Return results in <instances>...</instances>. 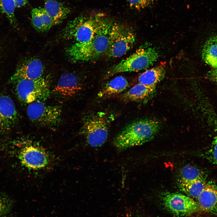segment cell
<instances>
[{"label":"cell","mask_w":217,"mask_h":217,"mask_svg":"<svg viewBox=\"0 0 217 217\" xmlns=\"http://www.w3.org/2000/svg\"><path fill=\"white\" fill-rule=\"evenodd\" d=\"M12 200L7 196L0 194V217L4 215L11 209Z\"/></svg>","instance_id":"484cf974"},{"label":"cell","mask_w":217,"mask_h":217,"mask_svg":"<svg viewBox=\"0 0 217 217\" xmlns=\"http://www.w3.org/2000/svg\"><path fill=\"white\" fill-rule=\"evenodd\" d=\"M110 120L104 112L90 113L83 119L80 133L87 143L92 147L102 146L108 137Z\"/></svg>","instance_id":"277c9868"},{"label":"cell","mask_w":217,"mask_h":217,"mask_svg":"<svg viewBox=\"0 0 217 217\" xmlns=\"http://www.w3.org/2000/svg\"><path fill=\"white\" fill-rule=\"evenodd\" d=\"M53 20L55 25L59 24L71 12L70 8L56 0H46L44 8Z\"/></svg>","instance_id":"ac0fdd59"},{"label":"cell","mask_w":217,"mask_h":217,"mask_svg":"<svg viewBox=\"0 0 217 217\" xmlns=\"http://www.w3.org/2000/svg\"><path fill=\"white\" fill-rule=\"evenodd\" d=\"M162 200L165 208L176 216L189 215L200 209L192 198L181 193L166 192L162 195Z\"/></svg>","instance_id":"9c48e42d"},{"label":"cell","mask_w":217,"mask_h":217,"mask_svg":"<svg viewBox=\"0 0 217 217\" xmlns=\"http://www.w3.org/2000/svg\"><path fill=\"white\" fill-rule=\"evenodd\" d=\"M180 190L186 193L188 196L196 199L203 190L207 183L203 178L190 181L178 180Z\"/></svg>","instance_id":"44dd1931"},{"label":"cell","mask_w":217,"mask_h":217,"mask_svg":"<svg viewBox=\"0 0 217 217\" xmlns=\"http://www.w3.org/2000/svg\"><path fill=\"white\" fill-rule=\"evenodd\" d=\"M209 122L212 125L214 135L211 144L205 153L207 158L217 165V115L212 111L207 112Z\"/></svg>","instance_id":"7402d4cb"},{"label":"cell","mask_w":217,"mask_h":217,"mask_svg":"<svg viewBox=\"0 0 217 217\" xmlns=\"http://www.w3.org/2000/svg\"><path fill=\"white\" fill-rule=\"evenodd\" d=\"M44 67L42 61L39 58H33L27 60L16 69L8 81L14 83L23 79H36L42 76Z\"/></svg>","instance_id":"7c38bea8"},{"label":"cell","mask_w":217,"mask_h":217,"mask_svg":"<svg viewBox=\"0 0 217 217\" xmlns=\"http://www.w3.org/2000/svg\"><path fill=\"white\" fill-rule=\"evenodd\" d=\"M202 178H203V175L200 170L192 166L187 165L181 169L178 180L188 182Z\"/></svg>","instance_id":"603a6c76"},{"label":"cell","mask_w":217,"mask_h":217,"mask_svg":"<svg viewBox=\"0 0 217 217\" xmlns=\"http://www.w3.org/2000/svg\"><path fill=\"white\" fill-rule=\"evenodd\" d=\"M160 124L154 119H141L126 126L114 139V145L123 150L142 145L153 139L159 131Z\"/></svg>","instance_id":"7a4b0ae2"},{"label":"cell","mask_w":217,"mask_h":217,"mask_svg":"<svg viewBox=\"0 0 217 217\" xmlns=\"http://www.w3.org/2000/svg\"><path fill=\"white\" fill-rule=\"evenodd\" d=\"M104 14L94 13L79 16L69 22L63 29L61 38L73 40L75 42L84 43L93 37Z\"/></svg>","instance_id":"3957f363"},{"label":"cell","mask_w":217,"mask_h":217,"mask_svg":"<svg viewBox=\"0 0 217 217\" xmlns=\"http://www.w3.org/2000/svg\"><path fill=\"white\" fill-rule=\"evenodd\" d=\"M128 4L133 9L140 11L152 7L156 0H127Z\"/></svg>","instance_id":"d4e9b609"},{"label":"cell","mask_w":217,"mask_h":217,"mask_svg":"<svg viewBox=\"0 0 217 217\" xmlns=\"http://www.w3.org/2000/svg\"><path fill=\"white\" fill-rule=\"evenodd\" d=\"M16 7L14 0H0V8L2 12L6 15L13 25H16L15 16Z\"/></svg>","instance_id":"cb8c5ba5"},{"label":"cell","mask_w":217,"mask_h":217,"mask_svg":"<svg viewBox=\"0 0 217 217\" xmlns=\"http://www.w3.org/2000/svg\"><path fill=\"white\" fill-rule=\"evenodd\" d=\"M197 199L200 209L217 214V188L215 186L207 183Z\"/></svg>","instance_id":"5bb4252c"},{"label":"cell","mask_w":217,"mask_h":217,"mask_svg":"<svg viewBox=\"0 0 217 217\" xmlns=\"http://www.w3.org/2000/svg\"><path fill=\"white\" fill-rule=\"evenodd\" d=\"M14 83L15 84V92L17 98L25 104L44 101L50 94L49 79L43 76L36 79H20Z\"/></svg>","instance_id":"8992f818"},{"label":"cell","mask_w":217,"mask_h":217,"mask_svg":"<svg viewBox=\"0 0 217 217\" xmlns=\"http://www.w3.org/2000/svg\"><path fill=\"white\" fill-rule=\"evenodd\" d=\"M207 75L208 79L217 84V68H213L208 73Z\"/></svg>","instance_id":"4316f807"},{"label":"cell","mask_w":217,"mask_h":217,"mask_svg":"<svg viewBox=\"0 0 217 217\" xmlns=\"http://www.w3.org/2000/svg\"><path fill=\"white\" fill-rule=\"evenodd\" d=\"M115 21L104 14L93 37L84 43L74 42L65 50L69 59L73 62L92 60L106 53L109 34Z\"/></svg>","instance_id":"6da1fadb"},{"label":"cell","mask_w":217,"mask_h":217,"mask_svg":"<svg viewBox=\"0 0 217 217\" xmlns=\"http://www.w3.org/2000/svg\"><path fill=\"white\" fill-rule=\"evenodd\" d=\"M82 88L78 77L70 73L61 75L53 91L59 95L64 97L72 96Z\"/></svg>","instance_id":"4fadbf2b"},{"label":"cell","mask_w":217,"mask_h":217,"mask_svg":"<svg viewBox=\"0 0 217 217\" xmlns=\"http://www.w3.org/2000/svg\"><path fill=\"white\" fill-rule=\"evenodd\" d=\"M20 151L19 159L24 166L33 169H40L48 163V158L44 151L39 147L30 144Z\"/></svg>","instance_id":"8fae6325"},{"label":"cell","mask_w":217,"mask_h":217,"mask_svg":"<svg viewBox=\"0 0 217 217\" xmlns=\"http://www.w3.org/2000/svg\"><path fill=\"white\" fill-rule=\"evenodd\" d=\"M135 40V34L130 28L115 21L110 32L109 44L106 55L111 58L122 56L132 47Z\"/></svg>","instance_id":"52a82bcc"},{"label":"cell","mask_w":217,"mask_h":217,"mask_svg":"<svg viewBox=\"0 0 217 217\" xmlns=\"http://www.w3.org/2000/svg\"><path fill=\"white\" fill-rule=\"evenodd\" d=\"M19 119L12 99L8 95L0 94V132L10 131L17 124Z\"/></svg>","instance_id":"30bf717a"},{"label":"cell","mask_w":217,"mask_h":217,"mask_svg":"<svg viewBox=\"0 0 217 217\" xmlns=\"http://www.w3.org/2000/svg\"><path fill=\"white\" fill-rule=\"evenodd\" d=\"M203 60L208 64L217 68V36L211 37L205 42L202 50Z\"/></svg>","instance_id":"d6986e66"},{"label":"cell","mask_w":217,"mask_h":217,"mask_svg":"<svg viewBox=\"0 0 217 217\" xmlns=\"http://www.w3.org/2000/svg\"><path fill=\"white\" fill-rule=\"evenodd\" d=\"M16 8H20L26 5L28 0H14Z\"/></svg>","instance_id":"83f0119b"},{"label":"cell","mask_w":217,"mask_h":217,"mask_svg":"<svg viewBox=\"0 0 217 217\" xmlns=\"http://www.w3.org/2000/svg\"><path fill=\"white\" fill-rule=\"evenodd\" d=\"M27 113L32 122L41 126H55L59 124L61 121V106L48 105L42 101H36L29 104Z\"/></svg>","instance_id":"ba28073f"},{"label":"cell","mask_w":217,"mask_h":217,"mask_svg":"<svg viewBox=\"0 0 217 217\" xmlns=\"http://www.w3.org/2000/svg\"><path fill=\"white\" fill-rule=\"evenodd\" d=\"M165 70L162 65L147 70L139 76V83L147 85H155L164 78Z\"/></svg>","instance_id":"ffe728a7"},{"label":"cell","mask_w":217,"mask_h":217,"mask_svg":"<svg viewBox=\"0 0 217 217\" xmlns=\"http://www.w3.org/2000/svg\"><path fill=\"white\" fill-rule=\"evenodd\" d=\"M155 85H147L140 83L137 84L124 93L122 99L126 101L145 102L155 94Z\"/></svg>","instance_id":"9a60e30c"},{"label":"cell","mask_w":217,"mask_h":217,"mask_svg":"<svg viewBox=\"0 0 217 217\" xmlns=\"http://www.w3.org/2000/svg\"><path fill=\"white\" fill-rule=\"evenodd\" d=\"M31 22L36 30L39 32L49 30L55 25L49 15L44 8H33L31 11Z\"/></svg>","instance_id":"2e32d148"},{"label":"cell","mask_w":217,"mask_h":217,"mask_svg":"<svg viewBox=\"0 0 217 217\" xmlns=\"http://www.w3.org/2000/svg\"><path fill=\"white\" fill-rule=\"evenodd\" d=\"M159 56L152 47H142L128 57L113 66L107 72V77L124 72H136L145 69L152 65Z\"/></svg>","instance_id":"5b68a950"},{"label":"cell","mask_w":217,"mask_h":217,"mask_svg":"<svg viewBox=\"0 0 217 217\" xmlns=\"http://www.w3.org/2000/svg\"><path fill=\"white\" fill-rule=\"evenodd\" d=\"M0 217H9V216H6L3 215V216H2Z\"/></svg>","instance_id":"f1b7e54d"},{"label":"cell","mask_w":217,"mask_h":217,"mask_svg":"<svg viewBox=\"0 0 217 217\" xmlns=\"http://www.w3.org/2000/svg\"><path fill=\"white\" fill-rule=\"evenodd\" d=\"M128 85V81L124 77L117 76L107 83L99 91L97 96L101 99L111 97L124 91Z\"/></svg>","instance_id":"e0dca14e"}]
</instances>
